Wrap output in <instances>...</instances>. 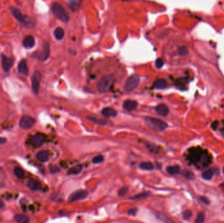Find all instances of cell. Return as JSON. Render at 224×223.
I'll return each instance as SVG.
<instances>
[{"mask_svg": "<svg viewBox=\"0 0 224 223\" xmlns=\"http://www.w3.org/2000/svg\"><path fill=\"white\" fill-rule=\"evenodd\" d=\"M220 187L222 188V189H223V190H224V183H222V184H221V185H220Z\"/></svg>", "mask_w": 224, "mask_h": 223, "instance_id": "obj_44", "label": "cell"}, {"mask_svg": "<svg viewBox=\"0 0 224 223\" xmlns=\"http://www.w3.org/2000/svg\"><path fill=\"white\" fill-rule=\"evenodd\" d=\"M137 211H138L137 208H132V209L128 210L127 214H128L130 215H135L137 213Z\"/></svg>", "mask_w": 224, "mask_h": 223, "instance_id": "obj_40", "label": "cell"}, {"mask_svg": "<svg viewBox=\"0 0 224 223\" xmlns=\"http://www.w3.org/2000/svg\"><path fill=\"white\" fill-rule=\"evenodd\" d=\"M167 172L170 175H178L180 173V168L179 166H172L167 168Z\"/></svg>", "mask_w": 224, "mask_h": 223, "instance_id": "obj_22", "label": "cell"}, {"mask_svg": "<svg viewBox=\"0 0 224 223\" xmlns=\"http://www.w3.org/2000/svg\"><path fill=\"white\" fill-rule=\"evenodd\" d=\"M207 152L200 148H193L189 151L188 159L194 165L201 164L203 167H206L210 163L211 160Z\"/></svg>", "mask_w": 224, "mask_h": 223, "instance_id": "obj_1", "label": "cell"}, {"mask_svg": "<svg viewBox=\"0 0 224 223\" xmlns=\"http://www.w3.org/2000/svg\"><path fill=\"white\" fill-rule=\"evenodd\" d=\"M52 12L58 19L64 22H68L69 20V16L66 11L63 7L62 5L57 2L52 4L51 6Z\"/></svg>", "mask_w": 224, "mask_h": 223, "instance_id": "obj_3", "label": "cell"}, {"mask_svg": "<svg viewBox=\"0 0 224 223\" xmlns=\"http://www.w3.org/2000/svg\"><path fill=\"white\" fill-rule=\"evenodd\" d=\"M115 80L116 78L113 75L104 76L98 81L97 85L98 90L101 93L107 92L110 89L111 86L114 84Z\"/></svg>", "mask_w": 224, "mask_h": 223, "instance_id": "obj_4", "label": "cell"}, {"mask_svg": "<svg viewBox=\"0 0 224 223\" xmlns=\"http://www.w3.org/2000/svg\"><path fill=\"white\" fill-rule=\"evenodd\" d=\"M37 160L41 162H45L49 159V152L48 151L43 150L38 152L36 155Z\"/></svg>", "mask_w": 224, "mask_h": 223, "instance_id": "obj_18", "label": "cell"}, {"mask_svg": "<svg viewBox=\"0 0 224 223\" xmlns=\"http://www.w3.org/2000/svg\"><path fill=\"white\" fill-rule=\"evenodd\" d=\"M199 199H200V201L201 202L203 203H204V205H208L210 204V200L206 196H200V197H199Z\"/></svg>", "mask_w": 224, "mask_h": 223, "instance_id": "obj_39", "label": "cell"}, {"mask_svg": "<svg viewBox=\"0 0 224 223\" xmlns=\"http://www.w3.org/2000/svg\"><path fill=\"white\" fill-rule=\"evenodd\" d=\"M145 124L150 129L156 132H161L165 130L168 125L165 122L152 117H147L145 119Z\"/></svg>", "mask_w": 224, "mask_h": 223, "instance_id": "obj_2", "label": "cell"}, {"mask_svg": "<svg viewBox=\"0 0 224 223\" xmlns=\"http://www.w3.org/2000/svg\"><path fill=\"white\" fill-rule=\"evenodd\" d=\"M223 174H224V167L223 168Z\"/></svg>", "mask_w": 224, "mask_h": 223, "instance_id": "obj_46", "label": "cell"}, {"mask_svg": "<svg viewBox=\"0 0 224 223\" xmlns=\"http://www.w3.org/2000/svg\"><path fill=\"white\" fill-rule=\"evenodd\" d=\"M138 106V103L133 100H127L123 103V108L127 111H132Z\"/></svg>", "mask_w": 224, "mask_h": 223, "instance_id": "obj_16", "label": "cell"}, {"mask_svg": "<svg viewBox=\"0 0 224 223\" xmlns=\"http://www.w3.org/2000/svg\"><path fill=\"white\" fill-rule=\"evenodd\" d=\"M51 173H55L59 171V169L56 166H51Z\"/></svg>", "mask_w": 224, "mask_h": 223, "instance_id": "obj_41", "label": "cell"}, {"mask_svg": "<svg viewBox=\"0 0 224 223\" xmlns=\"http://www.w3.org/2000/svg\"><path fill=\"white\" fill-rule=\"evenodd\" d=\"M15 221L19 223H29V220L27 216L21 215L17 214L15 216Z\"/></svg>", "mask_w": 224, "mask_h": 223, "instance_id": "obj_25", "label": "cell"}, {"mask_svg": "<svg viewBox=\"0 0 224 223\" xmlns=\"http://www.w3.org/2000/svg\"><path fill=\"white\" fill-rule=\"evenodd\" d=\"M18 71L19 73L27 76L29 73V70L27 66V63L25 60H22L18 65Z\"/></svg>", "mask_w": 224, "mask_h": 223, "instance_id": "obj_14", "label": "cell"}, {"mask_svg": "<svg viewBox=\"0 0 224 223\" xmlns=\"http://www.w3.org/2000/svg\"><path fill=\"white\" fill-rule=\"evenodd\" d=\"M35 123V120L29 116H24L19 121V126L23 129L31 128Z\"/></svg>", "mask_w": 224, "mask_h": 223, "instance_id": "obj_9", "label": "cell"}, {"mask_svg": "<svg viewBox=\"0 0 224 223\" xmlns=\"http://www.w3.org/2000/svg\"><path fill=\"white\" fill-rule=\"evenodd\" d=\"M10 9L12 14H13V15L17 20H19L21 23H23V24H25V25L27 24V23L28 22L30 26H34V24H32V23H34V21H32V19H29L28 20H27V17L24 16L19 9L15 7H11Z\"/></svg>", "mask_w": 224, "mask_h": 223, "instance_id": "obj_7", "label": "cell"}, {"mask_svg": "<svg viewBox=\"0 0 224 223\" xmlns=\"http://www.w3.org/2000/svg\"><path fill=\"white\" fill-rule=\"evenodd\" d=\"M14 173L16 177L19 179H23L25 177V172L20 167H15L14 169Z\"/></svg>", "mask_w": 224, "mask_h": 223, "instance_id": "obj_28", "label": "cell"}, {"mask_svg": "<svg viewBox=\"0 0 224 223\" xmlns=\"http://www.w3.org/2000/svg\"><path fill=\"white\" fill-rule=\"evenodd\" d=\"M27 186L33 191H38L41 189V183L37 179H31L27 183Z\"/></svg>", "mask_w": 224, "mask_h": 223, "instance_id": "obj_13", "label": "cell"}, {"mask_svg": "<svg viewBox=\"0 0 224 223\" xmlns=\"http://www.w3.org/2000/svg\"><path fill=\"white\" fill-rule=\"evenodd\" d=\"M102 113L105 117H107V118L115 117L117 114L115 110L110 107H105L103 109V110L102 111Z\"/></svg>", "mask_w": 224, "mask_h": 223, "instance_id": "obj_19", "label": "cell"}, {"mask_svg": "<svg viewBox=\"0 0 224 223\" xmlns=\"http://www.w3.org/2000/svg\"><path fill=\"white\" fill-rule=\"evenodd\" d=\"M2 68L3 71L5 72H8L11 68L13 67L14 64V60L13 58H9L7 56L4 55L2 56Z\"/></svg>", "mask_w": 224, "mask_h": 223, "instance_id": "obj_11", "label": "cell"}, {"mask_svg": "<svg viewBox=\"0 0 224 223\" xmlns=\"http://www.w3.org/2000/svg\"><path fill=\"white\" fill-rule=\"evenodd\" d=\"M41 79V73L39 72H34L32 79V88L33 92L35 93V94L36 95H38L39 92Z\"/></svg>", "mask_w": 224, "mask_h": 223, "instance_id": "obj_10", "label": "cell"}, {"mask_svg": "<svg viewBox=\"0 0 224 223\" xmlns=\"http://www.w3.org/2000/svg\"><path fill=\"white\" fill-rule=\"evenodd\" d=\"M82 166L81 165H78V166H74V168H72V169H69V171L68 172L69 174L70 175H76V174H78L79 173L81 170H82Z\"/></svg>", "mask_w": 224, "mask_h": 223, "instance_id": "obj_29", "label": "cell"}, {"mask_svg": "<svg viewBox=\"0 0 224 223\" xmlns=\"http://www.w3.org/2000/svg\"><path fill=\"white\" fill-rule=\"evenodd\" d=\"M4 206H5V203H3V202L2 200V199H0V209L3 208Z\"/></svg>", "mask_w": 224, "mask_h": 223, "instance_id": "obj_43", "label": "cell"}, {"mask_svg": "<svg viewBox=\"0 0 224 223\" xmlns=\"http://www.w3.org/2000/svg\"><path fill=\"white\" fill-rule=\"evenodd\" d=\"M222 132V135H223V136H224V128H223V130H222V132Z\"/></svg>", "mask_w": 224, "mask_h": 223, "instance_id": "obj_45", "label": "cell"}, {"mask_svg": "<svg viewBox=\"0 0 224 223\" xmlns=\"http://www.w3.org/2000/svg\"><path fill=\"white\" fill-rule=\"evenodd\" d=\"M45 137L43 134L37 133L31 138L30 142L32 145L35 146H39L44 143Z\"/></svg>", "mask_w": 224, "mask_h": 223, "instance_id": "obj_12", "label": "cell"}, {"mask_svg": "<svg viewBox=\"0 0 224 223\" xmlns=\"http://www.w3.org/2000/svg\"><path fill=\"white\" fill-rule=\"evenodd\" d=\"M140 83V77L137 75H133L128 77L124 86V90L126 92H130L134 90Z\"/></svg>", "mask_w": 224, "mask_h": 223, "instance_id": "obj_5", "label": "cell"}, {"mask_svg": "<svg viewBox=\"0 0 224 223\" xmlns=\"http://www.w3.org/2000/svg\"><path fill=\"white\" fill-rule=\"evenodd\" d=\"M91 121L94 122V123H96V124L97 125H105L106 124V122L104 120H98V119H94V118H92V117H90V118H88Z\"/></svg>", "mask_w": 224, "mask_h": 223, "instance_id": "obj_37", "label": "cell"}, {"mask_svg": "<svg viewBox=\"0 0 224 223\" xmlns=\"http://www.w3.org/2000/svg\"><path fill=\"white\" fill-rule=\"evenodd\" d=\"M156 112L162 116H166L169 113V109L166 105L159 104L155 108Z\"/></svg>", "mask_w": 224, "mask_h": 223, "instance_id": "obj_15", "label": "cell"}, {"mask_svg": "<svg viewBox=\"0 0 224 223\" xmlns=\"http://www.w3.org/2000/svg\"><path fill=\"white\" fill-rule=\"evenodd\" d=\"M158 217L160 219H161L163 221H164L165 223H175L173 221L171 220L170 219H169L167 216H166L165 215L159 213L158 214Z\"/></svg>", "mask_w": 224, "mask_h": 223, "instance_id": "obj_32", "label": "cell"}, {"mask_svg": "<svg viewBox=\"0 0 224 223\" xmlns=\"http://www.w3.org/2000/svg\"><path fill=\"white\" fill-rule=\"evenodd\" d=\"M178 52V54L180 56H186L188 54L189 50L186 46H180V47H179Z\"/></svg>", "mask_w": 224, "mask_h": 223, "instance_id": "obj_33", "label": "cell"}, {"mask_svg": "<svg viewBox=\"0 0 224 223\" xmlns=\"http://www.w3.org/2000/svg\"><path fill=\"white\" fill-rule=\"evenodd\" d=\"M215 168H210L205 170L202 173V177L205 180H210L215 174Z\"/></svg>", "mask_w": 224, "mask_h": 223, "instance_id": "obj_20", "label": "cell"}, {"mask_svg": "<svg viewBox=\"0 0 224 223\" xmlns=\"http://www.w3.org/2000/svg\"><path fill=\"white\" fill-rule=\"evenodd\" d=\"M204 221H205V213L204 211H201V212H200L197 215L195 223H204Z\"/></svg>", "mask_w": 224, "mask_h": 223, "instance_id": "obj_30", "label": "cell"}, {"mask_svg": "<svg viewBox=\"0 0 224 223\" xmlns=\"http://www.w3.org/2000/svg\"><path fill=\"white\" fill-rule=\"evenodd\" d=\"M163 65H164V62L161 59V58H158V59L156 60V61H155V66L157 68H159V69L161 68L163 66Z\"/></svg>", "mask_w": 224, "mask_h": 223, "instance_id": "obj_38", "label": "cell"}, {"mask_svg": "<svg viewBox=\"0 0 224 223\" xmlns=\"http://www.w3.org/2000/svg\"><path fill=\"white\" fill-rule=\"evenodd\" d=\"M150 195H151V193L149 192H141V193L138 194V195H135L131 198H130V199H132V200H138V199L147 198V197L150 196Z\"/></svg>", "mask_w": 224, "mask_h": 223, "instance_id": "obj_24", "label": "cell"}, {"mask_svg": "<svg viewBox=\"0 0 224 223\" xmlns=\"http://www.w3.org/2000/svg\"><path fill=\"white\" fill-rule=\"evenodd\" d=\"M154 87H155V89H159V90L166 89V88L167 87V83L166 80H164V79L157 80L155 82Z\"/></svg>", "mask_w": 224, "mask_h": 223, "instance_id": "obj_21", "label": "cell"}, {"mask_svg": "<svg viewBox=\"0 0 224 223\" xmlns=\"http://www.w3.org/2000/svg\"><path fill=\"white\" fill-rule=\"evenodd\" d=\"M22 45L24 47L29 49L32 48L33 46L35 45V39L33 36H26L25 39L23 40Z\"/></svg>", "mask_w": 224, "mask_h": 223, "instance_id": "obj_17", "label": "cell"}, {"mask_svg": "<svg viewBox=\"0 0 224 223\" xmlns=\"http://www.w3.org/2000/svg\"><path fill=\"white\" fill-rule=\"evenodd\" d=\"M6 142H7V139H6L5 138L0 137V144H3V143H5Z\"/></svg>", "mask_w": 224, "mask_h": 223, "instance_id": "obj_42", "label": "cell"}, {"mask_svg": "<svg viewBox=\"0 0 224 223\" xmlns=\"http://www.w3.org/2000/svg\"><path fill=\"white\" fill-rule=\"evenodd\" d=\"M81 4V2L80 1H70L68 2L69 7L72 9V11H74V12L79 8Z\"/></svg>", "mask_w": 224, "mask_h": 223, "instance_id": "obj_27", "label": "cell"}, {"mask_svg": "<svg viewBox=\"0 0 224 223\" xmlns=\"http://www.w3.org/2000/svg\"><path fill=\"white\" fill-rule=\"evenodd\" d=\"M128 187L123 186V187L121 188V189H119V192H118V195H119V196H125L127 194V192H128Z\"/></svg>", "mask_w": 224, "mask_h": 223, "instance_id": "obj_35", "label": "cell"}, {"mask_svg": "<svg viewBox=\"0 0 224 223\" xmlns=\"http://www.w3.org/2000/svg\"><path fill=\"white\" fill-rule=\"evenodd\" d=\"M50 55V46L48 43H45L42 46V49L35 52L32 55V57L36 58L41 61H45L49 58Z\"/></svg>", "mask_w": 224, "mask_h": 223, "instance_id": "obj_6", "label": "cell"}, {"mask_svg": "<svg viewBox=\"0 0 224 223\" xmlns=\"http://www.w3.org/2000/svg\"><path fill=\"white\" fill-rule=\"evenodd\" d=\"M140 169L144 170H152L154 169V166L150 162H144L140 163L139 165Z\"/></svg>", "mask_w": 224, "mask_h": 223, "instance_id": "obj_26", "label": "cell"}, {"mask_svg": "<svg viewBox=\"0 0 224 223\" xmlns=\"http://www.w3.org/2000/svg\"><path fill=\"white\" fill-rule=\"evenodd\" d=\"M181 175L185 177L186 179H189V180H191L194 178V174L192 172L189 171V170L185 169L184 171L181 172Z\"/></svg>", "mask_w": 224, "mask_h": 223, "instance_id": "obj_31", "label": "cell"}, {"mask_svg": "<svg viewBox=\"0 0 224 223\" xmlns=\"http://www.w3.org/2000/svg\"><path fill=\"white\" fill-rule=\"evenodd\" d=\"M92 162L94 164H100V163H102L103 161H104V157L101 155H99V156H96L94 158H92Z\"/></svg>", "mask_w": 224, "mask_h": 223, "instance_id": "obj_36", "label": "cell"}, {"mask_svg": "<svg viewBox=\"0 0 224 223\" xmlns=\"http://www.w3.org/2000/svg\"><path fill=\"white\" fill-rule=\"evenodd\" d=\"M192 216V212L190 210H186L183 212V218L184 220H190Z\"/></svg>", "mask_w": 224, "mask_h": 223, "instance_id": "obj_34", "label": "cell"}, {"mask_svg": "<svg viewBox=\"0 0 224 223\" xmlns=\"http://www.w3.org/2000/svg\"><path fill=\"white\" fill-rule=\"evenodd\" d=\"M88 196V192L85 190H78L72 192L68 197L69 202H75L82 200L87 198Z\"/></svg>", "mask_w": 224, "mask_h": 223, "instance_id": "obj_8", "label": "cell"}, {"mask_svg": "<svg viewBox=\"0 0 224 223\" xmlns=\"http://www.w3.org/2000/svg\"><path fill=\"white\" fill-rule=\"evenodd\" d=\"M54 36L57 40L62 39L64 36V30L60 27L56 28L54 31Z\"/></svg>", "mask_w": 224, "mask_h": 223, "instance_id": "obj_23", "label": "cell"}]
</instances>
